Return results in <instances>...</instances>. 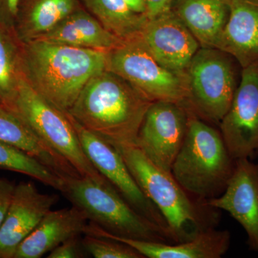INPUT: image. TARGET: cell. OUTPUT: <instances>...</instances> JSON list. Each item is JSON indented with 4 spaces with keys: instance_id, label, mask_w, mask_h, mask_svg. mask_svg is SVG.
<instances>
[{
    "instance_id": "1",
    "label": "cell",
    "mask_w": 258,
    "mask_h": 258,
    "mask_svg": "<svg viewBox=\"0 0 258 258\" xmlns=\"http://www.w3.org/2000/svg\"><path fill=\"white\" fill-rule=\"evenodd\" d=\"M24 77L47 101L69 111L90 80L108 70V52L33 39L23 55Z\"/></svg>"
},
{
    "instance_id": "2",
    "label": "cell",
    "mask_w": 258,
    "mask_h": 258,
    "mask_svg": "<svg viewBox=\"0 0 258 258\" xmlns=\"http://www.w3.org/2000/svg\"><path fill=\"white\" fill-rule=\"evenodd\" d=\"M152 103L107 70L90 80L66 113L83 128L117 147L135 144Z\"/></svg>"
},
{
    "instance_id": "3",
    "label": "cell",
    "mask_w": 258,
    "mask_h": 258,
    "mask_svg": "<svg viewBox=\"0 0 258 258\" xmlns=\"http://www.w3.org/2000/svg\"><path fill=\"white\" fill-rule=\"evenodd\" d=\"M115 147L139 187L164 217L173 243L191 240L217 227L220 210L191 196L171 172L156 165L136 144Z\"/></svg>"
},
{
    "instance_id": "4",
    "label": "cell",
    "mask_w": 258,
    "mask_h": 258,
    "mask_svg": "<svg viewBox=\"0 0 258 258\" xmlns=\"http://www.w3.org/2000/svg\"><path fill=\"white\" fill-rule=\"evenodd\" d=\"M189 113L184 143L171 173L194 198L208 202L223 193L235 169L220 130Z\"/></svg>"
},
{
    "instance_id": "5",
    "label": "cell",
    "mask_w": 258,
    "mask_h": 258,
    "mask_svg": "<svg viewBox=\"0 0 258 258\" xmlns=\"http://www.w3.org/2000/svg\"><path fill=\"white\" fill-rule=\"evenodd\" d=\"M62 193L84 212L88 221L111 235L173 243L167 230L134 210L106 178L66 177Z\"/></svg>"
},
{
    "instance_id": "6",
    "label": "cell",
    "mask_w": 258,
    "mask_h": 258,
    "mask_svg": "<svg viewBox=\"0 0 258 258\" xmlns=\"http://www.w3.org/2000/svg\"><path fill=\"white\" fill-rule=\"evenodd\" d=\"M242 69L223 51L200 47L186 70L188 93L184 107L205 121L220 124L238 87Z\"/></svg>"
},
{
    "instance_id": "7",
    "label": "cell",
    "mask_w": 258,
    "mask_h": 258,
    "mask_svg": "<svg viewBox=\"0 0 258 258\" xmlns=\"http://www.w3.org/2000/svg\"><path fill=\"white\" fill-rule=\"evenodd\" d=\"M10 108L80 176L104 179L85 154L77 132L66 112L42 98L23 76L19 80L16 96Z\"/></svg>"
},
{
    "instance_id": "8",
    "label": "cell",
    "mask_w": 258,
    "mask_h": 258,
    "mask_svg": "<svg viewBox=\"0 0 258 258\" xmlns=\"http://www.w3.org/2000/svg\"><path fill=\"white\" fill-rule=\"evenodd\" d=\"M108 70L150 101L174 102L184 106L188 93L186 75L175 74L161 66L140 35L124 40L108 52Z\"/></svg>"
},
{
    "instance_id": "9",
    "label": "cell",
    "mask_w": 258,
    "mask_h": 258,
    "mask_svg": "<svg viewBox=\"0 0 258 258\" xmlns=\"http://www.w3.org/2000/svg\"><path fill=\"white\" fill-rule=\"evenodd\" d=\"M189 113L174 102H153L139 128L135 144L156 165L171 172L184 143Z\"/></svg>"
},
{
    "instance_id": "10",
    "label": "cell",
    "mask_w": 258,
    "mask_h": 258,
    "mask_svg": "<svg viewBox=\"0 0 258 258\" xmlns=\"http://www.w3.org/2000/svg\"><path fill=\"white\" fill-rule=\"evenodd\" d=\"M68 115L77 132L85 154L98 172L118 190L134 210L169 232L164 217L139 187L116 148L83 128Z\"/></svg>"
},
{
    "instance_id": "11",
    "label": "cell",
    "mask_w": 258,
    "mask_h": 258,
    "mask_svg": "<svg viewBox=\"0 0 258 258\" xmlns=\"http://www.w3.org/2000/svg\"><path fill=\"white\" fill-rule=\"evenodd\" d=\"M220 131L234 159H249L258 150V62L242 68L238 87Z\"/></svg>"
},
{
    "instance_id": "12",
    "label": "cell",
    "mask_w": 258,
    "mask_h": 258,
    "mask_svg": "<svg viewBox=\"0 0 258 258\" xmlns=\"http://www.w3.org/2000/svg\"><path fill=\"white\" fill-rule=\"evenodd\" d=\"M140 37L161 66L182 76L200 48L192 33L171 10L149 18Z\"/></svg>"
},
{
    "instance_id": "13",
    "label": "cell",
    "mask_w": 258,
    "mask_h": 258,
    "mask_svg": "<svg viewBox=\"0 0 258 258\" xmlns=\"http://www.w3.org/2000/svg\"><path fill=\"white\" fill-rule=\"evenodd\" d=\"M207 204L235 219L247 235L249 249L258 252V163L237 159L225 191Z\"/></svg>"
},
{
    "instance_id": "14",
    "label": "cell",
    "mask_w": 258,
    "mask_h": 258,
    "mask_svg": "<svg viewBox=\"0 0 258 258\" xmlns=\"http://www.w3.org/2000/svg\"><path fill=\"white\" fill-rule=\"evenodd\" d=\"M58 201V196L40 192L32 182L16 185L0 227V258H13L20 244L35 230Z\"/></svg>"
},
{
    "instance_id": "15",
    "label": "cell",
    "mask_w": 258,
    "mask_h": 258,
    "mask_svg": "<svg viewBox=\"0 0 258 258\" xmlns=\"http://www.w3.org/2000/svg\"><path fill=\"white\" fill-rule=\"evenodd\" d=\"M85 235L111 239L128 244L148 258H220L229 250L231 234L227 230L210 229L191 240L179 243H164L118 237L93 223H88Z\"/></svg>"
},
{
    "instance_id": "16",
    "label": "cell",
    "mask_w": 258,
    "mask_h": 258,
    "mask_svg": "<svg viewBox=\"0 0 258 258\" xmlns=\"http://www.w3.org/2000/svg\"><path fill=\"white\" fill-rule=\"evenodd\" d=\"M88 220L74 206L50 210L35 230L20 244L13 258H40L64 241L84 233Z\"/></svg>"
},
{
    "instance_id": "17",
    "label": "cell",
    "mask_w": 258,
    "mask_h": 258,
    "mask_svg": "<svg viewBox=\"0 0 258 258\" xmlns=\"http://www.w3.org/2000/svg\"><path fill=\"white\" fill-rule=\"evenodd\" d=\"M215 48L242 68L258 62V0H231L228 20Z\"/></svg>"
},
{
    "instance_id": "18",
    "label": "cell",
    "mask_w": 258,
    "mask_h": 258,
    "mask_svg": "<svg viewBox=\"0 0 258 258\" xmlns=\"http://www.w3.org/2000/svg\"><path fill=\"white\" fill-rule=\"evenodd\" d=\"M231 0H174L171 10L201 47L215 48L230 12Z\"/></svg>"
},
{
    "instance_id": "19",
    "label": "cell",
    "mask_w": 258,
    "mask_h": 258,
    "mask_svg": "<svg viewBox=\"0 0 258 258\" xmlns=\"http://www.w3.org/2000/svg\"><path fill=\"white\" fill-rule=\"evenodd\" d=\"M0 141L28 153L63 178L80 176L67 161L37 137L14 110L1 103Z\"/></svg>"
},
{
    "instance_id": "20",
    "label": "cell",
    "mask_w": 258,
    "mask_h": 258,
    "mask_svg": "<svg viewBox=\"0 0 258 258\" xmlns=\"http://www.w3.org/2000/svg\"><path fill=\"white\" fill-rule=\"evenodd\" d=\"M35 38L107 52L124 41L108 31L98 20L83 12L73 13L50 31Z\"/></svg>"
},
{
    "instance_id": "21",
    "label": "cell",
    "mask_w": 258,
    "mask_h": 258,
    "mask_svg": "<svg viewBox=\"0 0 258 258\" xmlns=\"http://www.w3.org/2000/svg\"><path fill=\"white\" fill-rule=\"evenodd\" d=\"M98 21L123 40L140 35L148 17L128 8L123 0H83Z\"/></svg>"
},
{
    "instance_id": "22",
    "label": "cell",
    "mask_w": 258,
    "mask_h": 258,
    "mask_svg": "<svg viewBox=\"0 0 258 258\" xmlns=\"http://www.w3.org/2000/svg\"><path fill=\"white\" fill-rule=\"evenodd\" d=\"M0 169L21 173L62 192L64 178L22 149L0 141Z\"/></svg>"
},
{
    "instance_id": "23",
    "label": "cell",
    "mask_w": 258,
    "mask_h": 258,
    "mask_svg": "<svg viewBox=\"0 0 258 258\" xmlns=\"http://www.w3.org/2000/svg\"><path fill=\"white\" fill-rule=\"evenodd\" d=\"M74 0H39L28 20V29L35 37L50 31L72 14Z\"/></svg>"
},
{
    "instance_id": "24",
    "label": "cell",
    "mask_w": 258,
    "mask_h": 258,
    "mask_svg": "<svg viewBox=\"0 0 258 258\" xmlns=\"http://www.w3.org/2000/svg\"><path fill=\"white\" fill-rule=\"evenodd\" d=\"M23 74L18 69L14 45L0 30V103L12 106L16 96L19 80Z\"/></svg>"
},
{
    "instance_id": "25",
    "label": "cell",
    "mask_w": 258,
    "mask_h": 258,
    "mask_svg": "<svg viewBox=\"0 0 258 258\" xmlns=\"http://www.w3.org/2000/svg\"><path fill=\"white\" fill-rule=\"evenodd\" d=\"M85 251L95 258H143L139 252L128 244L90 235L81 240Z\"/></svg>"
},
{
    "instance_id": "26",
    "label": "cell",
    "mask_w": 258,
    "mask_h": 258,
    "mask_svg": "<svg viewBox=\"0 0 258 258\" xmlns=\"http://www.w3.org/2000/svg\"><path fill=\"white\" fill-rule=\"evenodd\" d=\"M83 247L81 240L79 237H74L64 241L60 245L56 247L49 252L47 258H77L82 257L83 252L81 248Z\"/></svg>"
},
{
    "instance_id": "27",
    "label": "cell",
    "mask_w": 258,
    "mask_h": 258,
    "mask_svg": "<svg viewBox=\"0 0 258 258\" xmlns=\"http://www.w3.org/2000/svg\"><path fill=\"white\" fill-rule=\"evenodd\" d=\"M16 185L10 180L0 177V227L8 213Z\"/></svg>"
},
{
    "instance_id": "28",
    "label": "cell",
    "mask_w": 258,
    "mask_h": 258,
    "mask_svg": "<svg viewBox=\"0 0 258 258\" xmlns=\"http://www.w3.org/2000/svg\"><path fill=\"white\" fill-rule=\"evenodd\" d=\"M21 0H0V23L9 24L18 13Z\"/></svg>"
},
{
    "instance_id": "29",
    "label": "cell",
    "mask_w": 258,
    "mask_h": 258,
    "mask_svg": "<svg viewBox=\"0 0 258 258\" xmlns=\"http://www.w3.org/2000/svg\"><path fill=\"white\" fill-rule=\"evenodd\" d=\"M148 18H152L171 10L174 0H146Z\"/></svg>"
},
{
    "instance_id": "30",
    "label": "cell",
    "mask_w": 258,
    "mask_h": 258,
    "mask_svg": "<svg viewBox=\"0 0 258 258\" xmlns=\"http://www.w3.org/2000/svg\"><path fill=\"white\" fill-rule=\"evenodd\" d=\"M123 1L128 5V8L135 13L147 15V6L146 0H123Z\"/></svg>"
},
{
    "instance_id": "31",
    "label": "cell",
    "mask_w": 258,
    "mask_h": 258,
    "mask_svg": "<svg viewBox=\"0 0 258 258\" xmlns=\"http://www.w3.org/2000/svg\"><path fill=\"white\" fill-rule=\"evenodd\" d=\"M256 154H257V157H258V150H257V153H256Z\"/></svg>"
}]
</instances>
